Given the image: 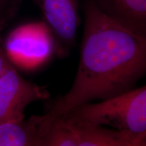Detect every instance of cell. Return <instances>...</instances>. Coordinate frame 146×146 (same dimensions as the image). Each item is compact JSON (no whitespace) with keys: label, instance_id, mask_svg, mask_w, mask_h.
Segmentation results:
<instances>
[{"label":"cell","instance_id":"52a82bcc","mask_svg":"<svg viewBox=\"0 0 146 146\" xmlns=\"http://www.w3.org/2000/svg\"><path fill=\"white\" fill-rule=\"evenodd\" d=\"M65 120L74 131L77 146H146L145 140L116 129Z\"/></svg>","mask_w":146,"mask_h":146},{"label":"cell","instance_id":"30bf717a","mask_svg":"<svg viewBox=\"0 0 146 146\" xmlns=\"http://www.w3.org/2000/svg\"><path fill=\"white\" fill-rule=\"evenodd\" d=\"M10 64V62L5 56L4 50L0 45V75Z\"/></svg>","mask_w":146,"mask_h":146},{"label":"cell","instance_id":"9c48e42d","mask_svg":"<svg viewBox=\"0 0 146 146\" xmlns=\"http://www.w3.org/2000/svg\"><path fill=\"white\" fill-rule=\"evenodd\" d=\"M46 146H77L75 135L64 118L56 119L47 133Z\"/></svg>","mask_w":146,"mask_h":146},{"label":"cell","instance_id":"6da1fadb","mask_svg":"<svg viewBox=\"0 0 146 146\" xmlns=\"http://www.w3.org/2000/svg\"><path fill=\"white\" fill-rule=\"evenodd\" d=\"M81 57L72 87L45 114L50 129L72 109L133 89L146 70V35L132 31L89 1L85 4Z\"/></svg>","mask_w":146,"mask_h":146},{"label":"cell","instance_id":"5b68a950","mask_svg":"<svg viewBox=\"0 0 146 146\" xmlns=\"http://www.w3.org/2000/svg\"><path fill=\"white\" fill-rule=\"evenodd\" d=\"M41 9L45 25L56 44V54L64 58L75 44L79 23L76 0H35Z\"/></svg>","mask_w":146,"mask_h":146},{"label":"cell","instance_id":"277c9868","mask_svg":"<svg viewBox=\"0 0 146 146\" xmlns=\"http://www.w3.org/2000/svg\"><path fill=\"white\" fill-rule=\"evenodd\" d=\"M48 98L45 87L27 81L10 63L0 75V124L25 120L29 104Z\"/></svg>","mask_w":146,"mask_h":146},{"label":"cell","instance_id":"8992f818","mask_svg":"<svg viewBox=\"0 0 146 146\" xmlns=\"http://www.w3.org/2000/svg\"><path fill=\"white\" fill-rule=\"evenodd\" d=\"M136 33L146 35V0H87Z\"/></svg>","mask_w":146,"mask_h":146},{"label":"cell","instance_id":"ba28073f","mask_svg":"<svg viewBox=\"0 0 146 146\" xmlns=\"http://www.w3.org/2000/svg\"><path fill=\"white\" fill-rule=\"evenodd\" d=\"M48 131L44 127L41 116L0 124V146H46Z\"/></svg>","mask_w":146,"mask_h":146},{"label":"cell","instance_id":"7a4b0ae2","mask_svg":"<svg viewBox=\"0 0 146 146\" xmlns=\"http://www.w3.org/2000/svg\"><path fill=\"white\" fill-rule=\"evenodd\" d=\"M62 117L71 122L109 126L146 141V87L133 89L99 103L85 104Z\"/></svg>","mask_w":146,"mask_h":146},{"label":"cell","instance_id":"3957f363","mask_svg":"<svg viewBox=\"0 0 146 146\" xmlns=\"http://www.w3.org/2000/svg\"><path fill=\"white\" fill-rule=\"evenodd\" d=\"M3 50L12 65L32 70L46 62L56 53V44L44 22L30 23L10 32Z\"/></svg>","mask_w":146,"mask_h":146}]
</instances>
